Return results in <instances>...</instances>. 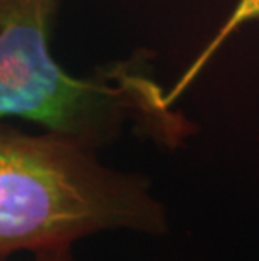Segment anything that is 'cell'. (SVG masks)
Masks as SVG:
<instances>
[{
	"label": "cell",
	"mask_w": 259,
	"mask_h": 261,
	"mask_svg": "<svg viewBox=\"0 0 259 261\" xmlns=\"http://www.w3.org/2000/svg\"><path fill=\"white\" fill-rule=\"evenodd\" d=\"M61 0H0V120L19 118L100 150L128 123L163 147L190 135L189 121L170 110L167 93L130 58L69 73L54 58L52 29Z\"/></svg>",
	"instance_id": "6da1fadb"
},
{
	"label": "cell",
	"mask_w": 259,
	"mask_h": 261,
	"mask_svg": "<svg viewBox=\"0 0 259 261\" xmlns=\"http://www.w3.org/2000/svg\"><path fill=\"white\" fill-rule=\"evenodd\" d=\"M168 211L147 175L104 165L76 138L0 121V261L73 248L108 231L163 236Z\"/></svg>",
	"instance_id": "7a4b0ae2"
},
{
	"label": "cell",
	"mask_w": 259,
	"mask_h": 261,
	"mask_svg": "<svg viewBox=\"0 0 259 261\" xmlns=\"http://www.w3.org/2000/svg\"><path fill=\"white\" fill-rule=\"evenodd\" d=\"M256 19H259V0H238L234 9L231 10V14L227 15V19L224 20V24L220 25V29L217 31V34L212 37V41L209 42L206 49L199 54V58H197L195 63L189 68L187 74L180 80L179 86L175 88L174 91L167 93L168 101H172V103L175 101L177 94L185 90L190 80H194V77L199 74V71L207 64V61L217 53V49L222 46L236 31L241 29L242 25H246L247 22L256 20Z\"/></svg>",
	"instance_id": "3957f363"
},
{
	"label": "cell",
	"mask_w": 259,
	"mask_h": 261,
	"mask_svg": "<svg viewBox=\"0 0 259 261\" xmlns=\"http://www.w3.org/2000/svg\"><path fill=\"white\" fill-rule=\"evenodd\" d=\"M31 261H76V258L73 254V248H61L34 253V258Z\"/></svg>",
	"instance_id": "277c9868"
}]
</instances>
